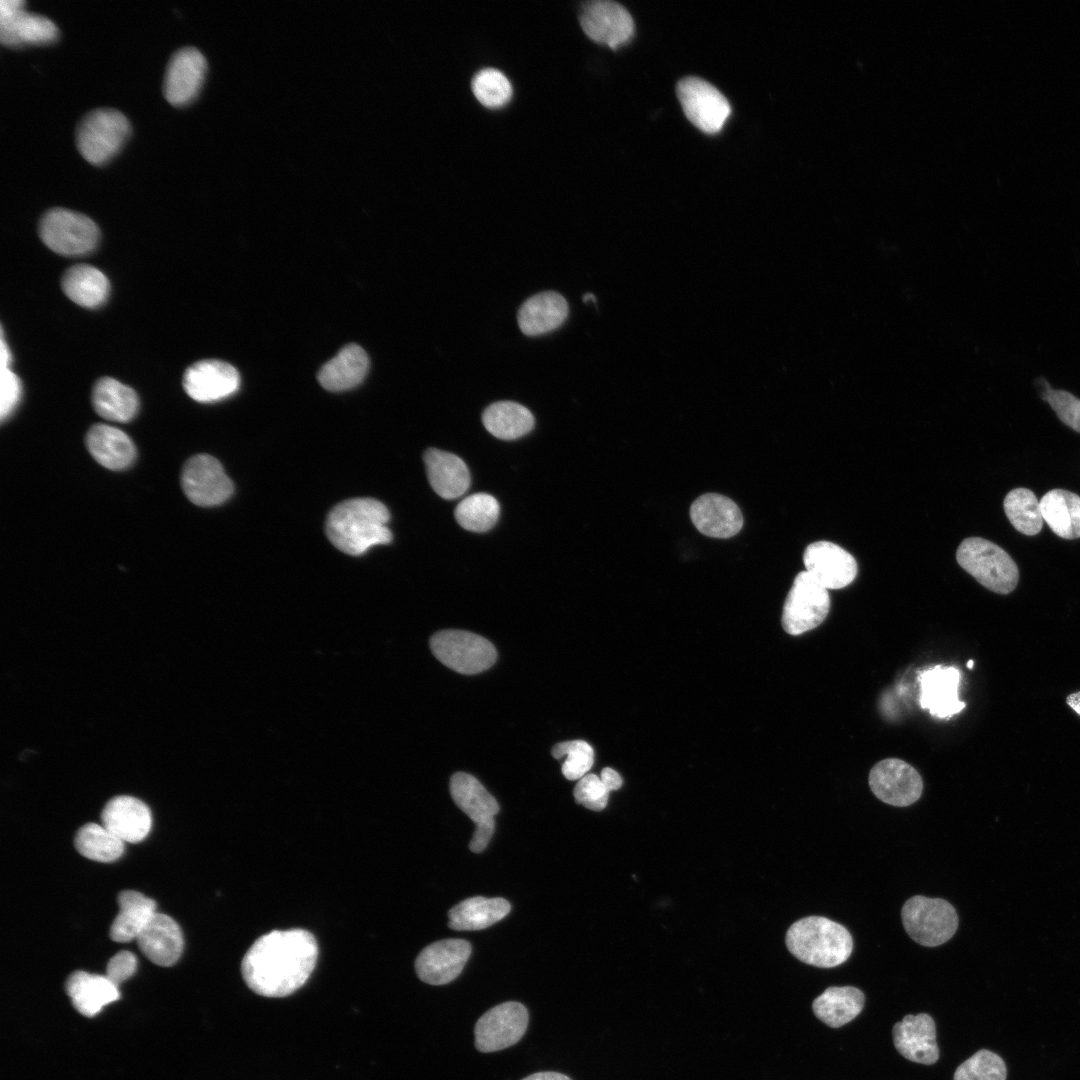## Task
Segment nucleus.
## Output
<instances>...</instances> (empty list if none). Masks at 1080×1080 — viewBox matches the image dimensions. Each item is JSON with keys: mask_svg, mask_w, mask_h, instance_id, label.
<instances>
[{"mask_svg": "<svg viewBox=\"0 0 1080 1080\" xmlns=\"http://www.w3.org/2000/svg\"><path fill=\"white\" fill-rule=\"evenodd\" d=\"M318 958L315 937L303 929L274 930L259 937L241 963L246 985L265 997H285L301 988Z\"/></svg>", "mask_w": 1080, "mask_h": 1080, "instance_id": "obj_1", "label": "nucleus"}, {"mask_svg": "<svg viewBox=\"0 0 1080 1080\" xmlns=\"http://www.w3.org/2000/svg\"><path fill=\"white\" fill-rule=\"evenodd\" d=\"M389 511L373 498H354L336 505L328 514L326 534L341 552L358 556L372 546L387 544L392 534L387 526Z\"/></svg>", "mask_w": 1080, "mask_h": 1080, "instance_id": "obj_2", "label": "nucleus"}, {"mask_svg": "<svg viewBox=\"0 0 1080 1080\" xmlns=\"http://www.w3.org/2000/svg\"><path fill=\"white\" fill-rule=\"evenodd\" d=\"M786 946L801 962L832 968L844 963L853 950V939L841 924L821 916L794 922L786 933Z\"/></svg>", "mask_w": 1080, "mask_h": 1080, "instance_id": "obj_3", "label": "nucleus"}, {"mask_svg": "<svg viewBox=\"0 0 1080 1080\" xmlns=\"http://www.w3.org/2000/svg\"><path fill=\"white\" fill-rule=\"evenodd\" d=\"M958 564L982 586L998 594H1009L1017 586L1019 571L1000 546L980 537L964 539L956 552Z\"/></svg>", "mask_w": 1080, "mask_h": 1080, "instance_id": "obj_4", "label": "nucleus"}, {"mask_svg": "<svg viewBox=\"0 0 1080 1080\" xmlns=\"http://www.w3.org/2000/svg\"><path fill=\"white\" fill-rule=\"evenodd\" d=\"M127 117L113 108H97L83 116L76 127L75 142L80 155L93 165L113 158L130 135Z\"/></svg>", "mask_w": 1080, "mask_h": 1080, "instance_id": "obj_5", "label": "nucleus"}, {"mask_svg": "<svg viewBox=\"0 0 1080 1080\" xmlns=\"http://www.w3.org/2000/svg\"><path fill=\"white\" fill-rule=\"evenodd\" d=\"M430 648L443 665L464 675L481 673L497 659V651L489 640L464 630L436 632L430 638Z\"/></svg>", "mask_w": 1080, "mask_h": 1080, "instance_id": "obj_6", "label": "nucleus"}, {"mask_svg": "<svg viewBox=\"0 0 1080 1080\" xmlns=\"http://www.w3.org/2000/svg\"><path fill=\"white\" fill-rule=\"evenodd\" d=\"M902 922L908 935L923 946L944 944L958 928V915L948 901L916 895L902 907Z\"/></svg>", "mask_w": 1080, "mask_h": 1080, "instance_id": "obj_7", "label": "nucleus"}, {"mask_svg": "<svg viewBox=\"0 0 1080 1080\" xmlns=\"http://www.w3.org/2000/svg\"><path fill=\"white\" fill-rule=\"evenodd\" d=\"M38 233L48 248L67 256L89 253L99 240V229L93 220L61 207L49 209L43 214Z\"/></svg>", "mask_w": 1080, "mask_h": 1080, "instance_id": "obj_8", "label": "nucleus"}, {"mask_svg": "<svg viewBox=\"0 0 1080 1080\" xmlns=\"http://www.w3.org/2000/svg\"><path fill=\"white\" fill-rule=\"evenodd\" d=\"M830 596L806 570L794 578L782 612V627L797 636L818 627L830 610Z\"/></svg>", "mask_w": 1080, "mask_h": 1080, "instance_id": "obj_9", "label": "nucleus"}, {"mask_svg": "<svg viewBox=\"0 0 1080 1080\" xmlns=\"http://www.w3.org/2000/svg\"><path fill=\"white\" fill-rule=\"evenodd\" d=\"M676 93L688 120L707 134L718 133L731 113L725 96L701 78L681 79Z\"/></svg>", "mask_w": 1080, "mask_h": 1080, "instance_id": "obj_10", "label": "nucleus"}, {"mask_svg": "<svg viewBox=\"0 0 1080 1080\" xmlns=\"http://www.w3.org/2000/svg\"><path fill=\"white\" fill-rule=\"evenodd\" d=\"M528 1021V1011L519 1002L508 1001L492 1007L475 1024L476 1049L489 1053L516 1044L525 1034Z\"/></svg>", "mask_w": 1080, "mask_h": 1080, "instance_id": "obj_11", "label": "nucleus"}, {"mask_svg": "<svg viewBox=\"0 0 1080 1080\" xmlns=\"http://www.w3.org/2000/svg\"><path fill=\"white\" fill-rule=\"evenodd\" d=\"M181 485L187 498L201 507L219 505L233 493V484L221 463L208 454H198L187 460L181 473Z\"/></svg>", "mask_w": 1080, "mask_h": 1080, "instance_id": "obj_12", "label": "nucleus"}, {"mask_svg": "<svg viewBox=\"0 0 1080 1080\" xmlns=\"http://www.w3.org/2000/svg\"><path fill=\"white\" fill-rule=\"evenodd\" d=\"M869 786L882 802L896 807H906L921 796L923 781L918 771L898 758H887L876 763L869 773Z\"/></svg>", "mask_w": 1080, "mask_h": 1080, "instance_id": "obj_13", "label": "nucleus"}, {"mask_svg": "<svg viewBox=\"0 0 1080 1080\" xmlns=\"http://www.w3.org/2000/svg\"><path fill=\"white\" fill-rule=\"evenodd\" d=\"M579 21L590 39L612 49L628 42L634 34L630 13L619 3L610 0L585 3Z\"/></svg>", "mask_w": 1080, "mask_h": 1080, "instance_id": "obj_14", "label": "nucleus"}, {"mask_svg": "<svg viewBox=\"0 0 1080 1080\" xmlns=\"http://www.w3.org/2000/svg\"><path fill=\"white\" fill-rule=\"evenodd\" d=\"M22 0L0 1V41L17 47L47 44L58 37L57 26L47 17L26 11Z\"/></svg>", "mask_w": 1080, "mask_h": 1080, "instance_id": "obj_15", "label": "nucleus"}, {"mask_svg": "<svg viewBox=\"0 0 1080 1080\" xmlns=\"http://www.w3.org/2000/svg\"><path fill=\"white\" fill-rule=\"evenodd\" d=\"M207 71L204 55L195 47L175 51L166 66L163 94L173 106L189 104L198 95Z\"/></svg>", "mask_w": 1080, "mask_h": 1080, "instance_id": "obj_16", "label": "nucleus"}, {"mask_svg": "<svg viewBox=\"0 0 1080 1080\" xmlns=\"http://www.w3.org/2000/svg\"><path fill=\"white\" fill-rule=\"evenodd\" d=\"M960 670L954 666L936 665L918 673L919 703L938 719H948L966 706L959 699Z\"/></svg>", "mask_w": 1080, "mask_h": 1080, "instance_id": "obj_17", "label": "nucleus"}, {"mask_svg": "<svg viewBox=\"0 0 1080 1080\" xmlns=\"http://www.w3.org/2000/svg\"><path fill=\"white\" fill-rule=\"evenodd\" d=\"M803 563L806 571L827 590L848 586L858 571L855 558L829 541L809 544L803 554Z\"/></svg>", "mask_w": 1080, "mask_h": 1080, "instance_id": "obj_18", "label": "nucleus"}, {"mask_svg": "<svg viewBox=\"0 0 1080 1080\" xmlns=\"http://www.w3.org/2000/svg\"><path fill=\"white\" fill-rule=\"evenodd\" d=\"M239 385L238 371L232 365L215 359L194 363L183 376L186 393L202 403L225 399L234 394Z\"/></svg>", "mask_w": 1080, "mask_h": 1080, "instance_id": "obj_19", "label": "nucleus"}, {"mask_svg": "<svg viewBox=\"0 0 1080 1080\" xmlns=\"http://www.w3.org/2000/svg\"><path fill=\"white\" fill-rule=\"evenodd\" d=\"M471 945L463 939H445L425 947L415 961V971L420 980L432 985H444L462 972Z\"/></svg>", "mask_w": 1080, "mask_h": 1080, "instance_id": "obj_20", "label": "nucleus"}, {"mask_svg": "<svg viewBox=\"0 0 1080 1080\" xmlns=\"http://www.w3.org/2000/svg\"><path fill=\"white\" fill-rule=\"evenodd\" d=\"M892 1034L894 1046L904 1058L925 1065L938 1061L936 1026L930 1015H906L895 1023Z\"/></svg>", "mask_w": 1080, "mask_h": 1080, "instance_id": "obj_21", "label": "nucleus"}, {"mask_svg": "<svg viewBox=\"0 0 1080 1080\" xmlns=\"http://www.w3.org/2000/svg\"><path fill=\"white\" fill-rule=\"evenodd\" d=\"M690 518L699 532L713 538H730L743 526V516L736 503L716 493L698 497L690 507Z\"/></svg>", "mask_w": 1080, "mask_h": 1080, "instance_id": "obj_22", "label": "nucleus"}, {"mask_svg": "<svg viewBox=\"0 0 1080 1080\" xmlns=\"http://www.w3.org/2000/svg\"><path fill=\"white\" fill-rule=\"evenodd\" d=\"M102 825L123 842L138 843L146 838L152 825L148 806L127 795L110 799L101 813Z\"/></svg>", "mask_w": 1080, "mask_h": 1080, "instance_id": "obj_23", "label": "nucleus"}, {"mask_svg": "<svg viewBox=\"0 0 1080 1080\" xmlns=\"http://www.w3.org/2000/svg\"><path fill=\"white\" fill-rule=\"evenodd\" d=\"M141 952L154 964L168 967L177 962L183 950V935L177 922L156 912L137 937Z\"/></svg>", "mask_w": 1080, "mask_h": 1080, "instance_id": "obj_24", "label": "nucleus"}, {"mask_svg": "<svg viewBox=\"0 0 1080 1080\" xmlns=\"http://www.w3.org/2000/svg\"><path fill=\"white\" fill-rule=\"evenodd\" d=\"M65 990L74 1008L86 1017L97 1015L120 997L118 986L106 975L85 971L71 973L65 982Z\"/></svg>", "mask_w": 1080, "mask_h": 1080, "instance_id": "obj_25", "label": "nucleus"}, {"mask_svg": "<svg viewBox=\"0 0 1080 1080\" xmlns=\"http://www.w3.org/2000/svg\"><path fill=\"white\" fill-rule=\"evenodd\" d=\"M568 312V303L561 294L546 291L533 295L522 304L517 321L525 335L538 336L562 325Z\"/></svg>", "mask_w": 1080, "mask_h": 1080, "instance_id": "obj_26", "label": "nucleus"}, {"mask_svg": "<svg viewBox=\"0 0 1080 1080\" xmlns=\"http://www.w3.org/2000/svg\"><path fill=\"white\" fill-rule=\"evenodd\" d=\"M424 462L429 483L440 497L454 499L468 490L469 470L457 455L430 448L424 454Z\"/></svg>", "mask_w": 1080, "mask_h": 1080, "instance_id": "obj_27", "label": "nucleus"}, {"mask_svg": "<svg viewBox=\"0 0 1080 1080\" xmlns=\"http://www.w3.org/2000/svg\"><path fill=\"white\" fill-rule=\"evenodd\" d=\"M450 794L455 804L475 823V827L495 826L499 812L496 799L472 775L454 773L450 779Z\"/></svg>", "mask_w": 1080, "mask_h": 1080, "instance_id": "obj_28", "label": "nucleus"}, {"mask_svg": "<svg viewBox=\"0 0 1080 1080\" xmlns=\"http://www.w3.org/2000/svg\"><path fill=\"white\" fill-rule=\"evenodd\" d=\"M86 446L92 457L110 470L126 469L136 457L135 446L129 436L105 424L90 428L86 435Z\"/></svg>", "mask_w": 1080, "mask_h": 1080, "instance_id": "obj_29", "label": "nucleus"}, {"mask_svg": "<svg viewBox=\"0 0 1080 1080\" xmlns=\"http://www.w3.org/2000/svg\"><path fill=\"white\" fill-rule=\"evenodd\" d=\"M368 368L369 358L365 350L357 344H349L322 366L318 381L329 391L348 390L363 381Z\"/></svg>", "mask_w": 1080, "mask_h": 1080, "instance_id": "obj_30", "label": "nucleus"}, {"mask_svg": "<svg viewBox=\"0 0 1080 1080\" xmlns=\"http://www.w3.org/2000/svg\"><path fill=\"white\" fill-rule=\"evenodd\" d=\"M117 901L119 912L110 927L111 940L124 943L137 939L156 913L155 901L135 890L121 891Z\"/></svg>", "mask_w": 1080, "mask_h": 1080, "instance_id": "obj_31", "label": "nucleus"}, {"mask_svg": "<svg viewBox=\"0 0 1080 1080\" xmlns=\"http://www.w3.org/2000/svg\"><path fill=\"white\" fill-rule=\"evenodd\" d=\"M510 909V903L504 898L471 897L449 910L448 925L457 931L485 929L503 919Z\"/></svg>", "mask_w": 1080, "mask_h": 1080, "instance_id": "obj_32", "label": "nucleus"}, {"mask_svg": "<svg viewBox=\"0 0 1080 1080\" xmlns=\"http://www.w3.org/2000/svg\"><path fill=\"white\" fill-rule=\"evenodd\" d=\"M863 992L853 986L829 987L812 1004L815 1016L832 1028H839L860 1014L864 1007Z\"/></svg>", "mask_w": 1080, "mask_h": 1080, "instance_id": "obj_33", "label": "nucleus"}, {"mask_svg": "<svg viewBox=\"0 0 1080 1080\" xmlns=\"http://www.w3.org/2000/svg\"><path fill=\"white\" fill-rule=\"evenodd\" d=\"M1043 520L1064 539L1080 538V496L1064 489H1053L1040 500Z\"/></svg>", "mask_w": 1080, "mask_h": 1080, "instance_id": "obj_34", "label": "nucleus"}, {"mask_svg": "<svg viewBox=\"0 0 1080 1080\" xmlns=\"http://www.w3.org/2000/svg\"><path fill=\"white\" fill-rule=\"evenodd\" d=\"M92 404L97 414L116 422L130 421L139 407L135 391L110 377H103L95 383Z\"/></svg>", "mask_w": 1080, "mask_h": 1080, "instance_id": "obj_35", "label": "nucleus"}, {"mask_svg": "<svg viewBox=\"0 0 1080 1080\" xmlns=\"http://www.w3.org/2000/svg\"><path fill=\"white\" fill-rule=\"evenodd\" d=\"M64 293L76 304L95 308L108 297L110 285L107 277L97 268L79 264L69 268L61 281Z\"/></svg>", "mask_w": 1080, "mask_h": 1080, "instance_id": "obj_36", "label": "nucleus"}, {"mask_svg": "<svg viewBox=\"0 0 1080 1080\" xmlns=\"http://www.w3.org/2000/svg\"><path fill=\"white\" fill-rule=\"evenodd\" d=\"M482 421L493 436L503 440L520 438L534 427V417L528 408L512 401H499L488 406Z\"/></svg>", "mask_w": 1080, "mask_h": 1080, "instance_id": "obj_37", "label": "nucleus"}, {"mask_svg": "<svg viewBox=\"0 0 1080 1080\" xmlns=\"http://www.w3.org/2000/svg\"><path fill=\"white\" fill-rule=\"evenodd\" d=\"M76 850L85 858L98 862H113L124 852V842L102 824L87 823L76 833Z\"/></svg>", "mask_w": 1080, "mask_h": 1080, "instance_id": "obj_38", "label": "nucleus"}, {"mask_svg": "<svg viewBox=\"0 0 1080 1080\" xmlns=\"http://www.w3.org/2000/svg\"><path fill=\"white\" fill-rule=\"evenodd\" d=\"M1004 512L1013 527L1025 535L1039 533L1043 526L1040 504L1027 488H1015L1005 497Z\"/></svg>", "mask_w": 1080, "mask_h": 1080, "instance_id": "obj_39", "label": "nucleus"}, {"mask_svg": "<svg viewBox=\"0 0 1080 1080\" xmlns=\"http://www.w3.org/2000/svg\"><path fill=\"white\" fill-rule=\"evenodd\" d=\"M498 501L487 493H476L464 498L455 509L458 524L466 530L485 532L498 520Z\"/></svg>", "mask_w": 1080, "mask_h": 1080, "instance_id": "obj_40", "label": "nucleus"}, {"mask_svg": "<svg viewBox=\"0 0 1080 1080\" xmlns=\"http://www.w3.org/2000/svg\"><path fill=\"white\" fill-rule=\"evenodd\" d=\"M472 91L477 100L488 108H500L509 102L512 86L508 78L499 70L485 68L472 80Z\"/></svg>", "mask_w": 1080, "mask_h": 1080, "instance_id": "obj_41", "label": "nucleus"}, {"mask_svg": "<svg viewBox=\"0 0 1080 1080\" xmlns=\"http://www.w3.org/2000/svg\"><path fill=\"white\" fill-rule=\"evenodd\" d=\"M1006 1076L1003 1059L992 1051L981 1049L957 1067L953 1080H1006Z\"/></svg>", "mask_w": 1080, "mask_h": 1080, "instance_id": "obj_42", "label": "nucleus"}, {"mask_svg": "<svg viewBox=\"0 0 1080 1080\" xmlns=\"http://www.w3.org/2000/svg\"><path fill=\"white\" fill-rule=\"evenodd\" d=\"M554 758L566 756L562 764V773L568 780H579L586 775L594 763L593 748L586 741L571 740L557 743L551 751Z\"/></svg>", "mask_w": 1080, "mask_h": 1080, "instance_id": "obj_43", "label": "nucleus"}, {"mask_svg": "<svg viewBox=\"0 0 1080 1080\" xmlns=\"http://www.w3.org/2000/svg\"><path fill=\"white\" fill-rule=\"evenodd\" d=\"M1042 397L1064 424L1080 432V399L1068 391L1053 390L1049 385L1043 391Z\"/></svg>", "mask_w": 1080, "mask_h": 1080, "instance_id": "obj_44", "label": "nucleus"}, {"mask_svg": "<svg viewBox=\"0 0 1080 1080\" xmlns=\"http://www.w3.org/2000/svg\"><path fill=\"white\" fill-rule=\"evenodd\" d=\"M573 795L576 803L593 811H601L608 803L609 791L599 776L588 774L579 779Z\"/></svg>", "mask_w": 1080, "mask_h": 1080, "instance_id": "obj_45", "label": "nucleus"}, {"mask_svg": "<svg viewBox=\"0 0 1080 1080\" xmlns=\"http://www.w3.org/2000/svg\"><path fill=\"white\" fill-rule=\"evenodd\" d=\"M21 395V383L19 378L10 370L9 366L1 367V420H5L15 409Z\"/></svg>", "mask_w": 1080, "mask_h": 1080, "instance_id": "obj_46", "label": "nucleus"}, {"mask_svg": "<svg viewBox=\"0 0 1080 1080\" xmlns=\"http://www.w3.org/2000/svg\"><path fill=\"white\" fill-rule=\"evenodd\" d=\"M137 958L126 950L117 952L107 963L106 976L117 986L130 978L136 971Z\"/></svg>", "mask_w": 1080, "mask_h": 1080, "instance_id": "obj_47", "label": "nucleus"}, {"mask_svg": "<svg viewBox=\"0 0 1080 1080\" xmlns=\"http://www.w3.org/2000/svg\"><path fill=\"white\" fill-rule=\"evenodd\" d=\"M600 779L609 792L618 790L623 784L620 774L609 767H606L601 771Z\"/></svg>", "mask_w": 1080, "mask_h": 1080, "instance_id": "obj_48", "label": "nucleus"}, {"mask_svg": "<svg viewBox=\"0 0 1080 1080\" xmlns=\"http://www.w3.org/2000/svg\"><path fill=\"white\" fill-rule=\"evenodd\" d=\"M522 1080H571V1079L568 1076H566V1075H564L562 1073H559V1072L545 1071V1072H537V1073L531 1074V1075L523 1078Z\"/></svg>", "mask_w": 1080, "mask_h": 1080, "instance_id": "obj_49", "label": "nucleus"}, {"mask_svg": "<svg viewBox=\"0 0 1080 1080\" xmlns=\"http://www.w3.org/2000/svg\"><path fill=\"white\" fill-rule=\"evenodd\" d=\"M1066 704L1080 716V691L1069 694Z\"/></svg>", "mask_w": 1080, "mask_h": 1080, "instance_id": "obj_50", "label": "nucleus"}, {"mask_svg": "<svg viewBox=\"0 0 1080 1080\" xmlns=\"http://www.w3.org/2000/svg\"><path fill=\"white\" fill-rule=\"evenodd\" d=\"M587 300H593V301H595V297H594V295H592V294H586V295H584V297H583V301H584V302H586Z\"/></svg>", "mask_w": 1080, "mask_h": 1080, "instance_id": "obj_51", "label": "nucleus"}, {"mask_svg": "<svg viewBox=\"0 0 1080 1080\" xmlns=\"http://www.w3.org/2000/svg\"><path fill=\"white\" fill-rule=\"evenodd\" d=\"M973 665H974V661H973V660H969V661L967 662V668H969V669H972V668H973Z\"/></svg>", "mask_w": 1080, "mask_h": 1080, "instance_id": "obj_52", "label": "nucleus"}]
</instances>
